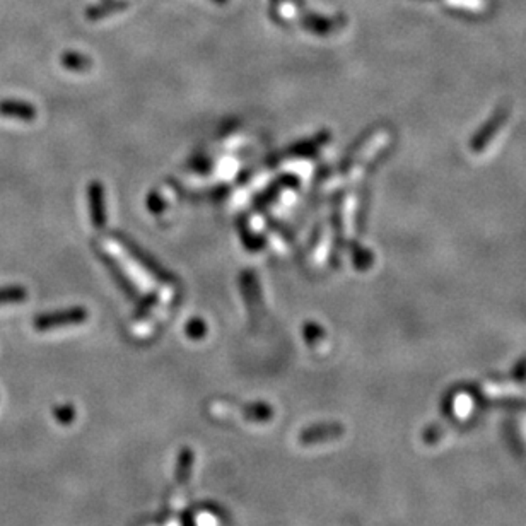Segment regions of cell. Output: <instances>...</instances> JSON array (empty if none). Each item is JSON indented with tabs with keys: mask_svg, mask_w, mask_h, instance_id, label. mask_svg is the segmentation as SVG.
<instances>
[{
	"mask_svg": "<svg viewBox=\"0 0 526 526\" xmlns=\"http://www.w3.org/2000/svg\"><path fill=\"white\" fill-rule=\"evenodd\" d=\"M87 320V311L84 308H67L60 311H52V313L38 314L34 318L33 326L38 332H50L53 328H60V326L67 325H79Z\"/></svg>",
	"mask_w": 526,
	"mask_h": 526,
	"instance_id": "6da1fadb",
	"label": "cell"
},
{
	"mask_svg": "<svg viewBox=\"0 0 526 526\" xmlns=\"http://www.w3.org/2000/svg\"><path fill=\"white\" fill-rule=\"evenodd\" d=\"M117 240L120 241V243L124 244V247L126 249H129L130 255H132L133 258H136L137 262H139L142 265V267L145 268V270L151 272V274L154 275V277L157 280H161V282H175L176 277H173L170 272L164 270V268L161 267V265L157 263L156 260L152 258L151 255H149V253H145L144 249H140V247H137V244L133 243V241L130 240V238L124 236V234H122V233H117Z\"/></svg>",
	"mask_w": 526,
	"mask_h": 526,
	"instance_id": "7a4b0ae2",
	"label": "cell"
},
{
	"mask_svg": "<svg viewBox=\"0 0 526 526\" xmlns=\"http://www.w3.org/2000/svg\"><path fill=\"white\" fill-rule=\"evenodd\" d=\"M36 115V108L31 103L19 101V99H2L0 101V117L21 122H33Z\"/></svg>",
	"mask_w": 526,
	"mask_h": 526,
	"instance_id": "3957f363",
	"label": "cell"
},
{
	"mask_svg": "<svg viewBox=\"0 0 526 526\" xmlns=\"http://www.w3.org/2000/svg\"><path fill=\"white\" fill-rule=\"evenodd\" d=\"M345 432V429L340 424H325L318 425V428L306 429L299 434V441L302 444H314V443H325V441H332L340 437Z\"/></svg>",
	"mask_w": 526,
	"mask_h": 526,
	"instance_id": "277c9868",
	"label": "cell"
},
{
	"mask_svg": "<svg viewBox=\"0 0 526 526\" xmlns=\"http://www.w3.org/2000/svg\"><path fill=\"white\" fill-rule=\"evenodd\" d=\"M89 205H91V221L96 229H101L106 222L105 210V188L99 182H93L89 185Z\"/></svg>",
	"mask_w": 526,
	"mask_h": 526,
	"instance_id": "5b68a950",
	"label": "cell"
},
{
	"mask_svg": "<svg viewBox=\"0 0 526 526\" xmlns=\"http://www.w3.org/2000/svg\"><path fill=\"white\" fill-rule=\"evenodd\" d=\"M99 258L103 260V263H105L106 267H108V270L111 272V274H113V279H115V282L118 284V287H120V289L124 291V293L129 295V298L137 299L136 287H133L132 282H130V280L125 277L124 272H122V268L118 267L117 263H115V260H111L108 255H105V253H101V251H99Z\"/></svg>",
	"mask_w": 526,
	"mask_h": 526,
	"instance_id": "8992f818",
	"label": "cell"
},
{
	"mask_svg": "<svg viewBox=\"0 0 526 526\" xmlns=\"http://www.w3.org/2000/svg\"><path fill=\"white\" fill-rule=\"evenodd\" d=\"M28 298V291L22 286H6L0 287V306L19 305Z\"/></svg>",
	"mask_w": 526,
	"mask_h": 526,
	"instance_id": "52a82bcc",
	"label": "cell"
},
{
	"mask_svg": "<svg viewBox=\"0 0 526 526\" xmlns=\"http://www.w3.org/2000/svg\"><path fill=\"white\" fill-rule=\"evenodd\" d=\"M62 64H64V67L71 68V71H74V72H86L93 62H91L86 55L71 52V53H65V55L62 57Z\"/></svg>",
	"mask_w": 526,
	"mask_h": 526,
	"instance_id": "ba28073f",
	"label": "cell"
},
{
	"mask_svg": "<svg viewBox=\"0 0 526 526\" xmlns=\"http://www.w3.org/2000/svg\"><path fill=\"white\" fill-rule=\"evenodd\" d=\"M302 24H305V28L308 29V31L316 33V34H326L332 31V28H333L332 21H328V19H325V17L313 16V14H309L308 17H305Z\"/></svg>",
	"mask_w": 526,
	"mask_h": 526,
	"instance_id": "9c48e42d",
	"label": "cell"
},
{
	"mask_svg": "<svg viewBox=\"0 0 526 526\" xmlns=\"http://www.w3.org/2000/svg\"><path fill=\"white\" fill-rule=\"evenodd\" d=\"M125 7L124 2H106V3H101V6H96V7H91L89 10H87V17L89 19H103L106 17L108 14H113V13H118V10H122Z\"/></svg>",
	"mask_w": 526,
	"mask_h": 526,
	"instance_id": "30bf717a",
	"label": "cell"
},
{
	"mask_svg": "<svg viewBox=\"0 0 526 526\" xmlns=\"http://www.w3.org/2000/svg\"><path fill=\"white\" fill-rule=\"evenodd\" d=\"M247 416L251 421H268L272 417V409L265 403H253L247 407Z\"/></svg>",
	"mask_w": 526,
	"mask_h": 526,
	"instance_id": "8fae6325",
	"label": "cell"
},
{
	"mask_svg": "<svg viewBox=\"0 0 526 526\" xmlns=\"http://www.w3.org/2000/svg\"><path fill=\"white\" fill-rule=\"evenodd\" d=\"M323 140H308V142H299V144H295L293 149H291L289 152H287V156H305V154H309V152H313L314 149H318V145L321 144Z\"/></svg>",
	"mask_w": 526,
	"mask_h": 526,
	"instance_id": "7c38bea8",
	"label": "cell"
},
{
	"mask_svg": "<svg viewBox=\"0 0 526 526\" xmlns=\"http://www.w3.org/2000/svg\"><path fill=\"white\" fill-rule=\"evenodd\" d=\"M205 333H207V326L200 318H193V320L187 325V335L190 337V339L198 340V339H202Z\"/></svg>",
	"mask_w": 526,
	"mask_h": 526,
	"instance_id": "4fadbf2b",
	"label": "cell"
},
{
	"mask_svg": "<svg viewBox=\"0 0 526 526\" xmlns=\"http://www.w3.org/2000/svg\"><path fill=\"white\" fill-rule=\"evenodd\" d=\"M446 2L449 3V6L463 7V9H472V10H478L485 6L483 0H446Z\"/></svg>",
	"mask_w": 526,
	"mask_h": 526,
	"instance_id": "5bb4252c",
	"label": "cell"
},
{
	"mask_svg": "<svg viewBox=\"0 0 526 526\" xmlns=\"http://www.w3.org/2000/svg\"><path fill=\"white\" fill-rule=\"evenodd\" d=\"M163 209L164 207H163V203L159 202V198H157V195L152 193L151 197H149V210H151V212L159 214Z\"/></svg>",
	"mask_w": 526,
	"mask_h": 526,
	"instance_id": "9a60e30c",
	"label": "cell"
},
{
	"mask_svg": "<svg viewBox=\"0 0 526 526\" xmlns=\"http://www.w3.org/2000/svg\"><path fill=\"white\" fill-rule=\"evenodd\" d=\"M59 412L62 414H57V417L62 422H68L74 418V409H72V407H64V409H59Z\"/></svg>",
	"mask_w": 526,
	"mask_h": 526,
	"instance_id": "2e32d148",
	"label": "cell"
},
{
	"mask_svg": "<svg viewBox=\"0 0 526 526\" xmlns=\"http://www.w3.org/2000/svg\"><path fill=\"white\" fill-rule=\"evenodd\" d=\"M214 2H217V3H226V2H228V0H214Z\"/></svg>",
	"mask_w": 526,
	"mask_h": 526,
	"instance_id": "e0dca14e",
	"label": "cell"
}]
</instances>
